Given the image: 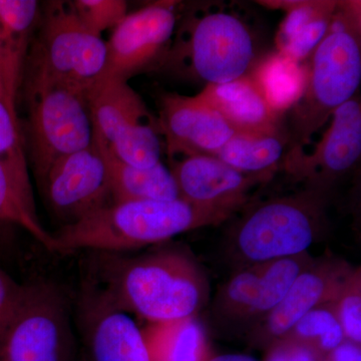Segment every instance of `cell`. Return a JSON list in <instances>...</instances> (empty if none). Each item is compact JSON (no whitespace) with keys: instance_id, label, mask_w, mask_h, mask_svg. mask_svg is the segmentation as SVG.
Segmentation results:
<instances>
[{"instance_id":"30bf717a","label":"cell","mask_w":361,"mask_h":361,"mask_svg":"<svg viewBox=\"0 0 361 361\" xmlns=\"http://www.w3.org/2000/svg\"><path fill=\"white\" fill-rule=\"evenodd\" d=\"M39 185L63 226L114 203L110 169L96 135L87 148L54 161Z\"/></svg>"},{"instance_id":"4fadbf2b","label":"cell","mask_w":361,"mask_h":361,"mask_svg":"<svg viewBox=\"0 0 361 361\" xmlns=\"http://www.w3.org/2000/svg\"><path fill=\"white\" fill-rule=\"evenodd\" d=\"M353 269L341 259L313 261L296 277L276 307L256 323L251 332L252 343L267 348L286 336L310 311L334 302Z\"/></svg>"},{"instance_id":"ba28073f","label":"cell","mask_w":361,"mask_h":361,"mask_svg":"<svg viewBox=\"0 0 361 361\" xmlns=\"http://www.w3.org/2000/svg\"><path fill=\"white\" fill-rule=\"evenodd\" d=\"M73 353L65 295L51 283L26 285L18 310L0 334V361H73Z\"/></svg>"},{"instance_id":"e0dca14e","label":"cell","mask_w":361,"mask_h":361,"mask_svg":"<svg viewBox=\"0 0 361 361\" xmlns=\"http://www.w3.org/2000/svg\"><path fill=\"white\" fill-rule=\"evenodd\" d=\"M196 97L219 113L235 133L276 134L286 130L282 116L271 108L249 75L225 84L206 85Z\"/></svg>"},{"instance_id":"f1b7e54d","label":"cell","mask_w":361,"mask_h":361,"mask_svg":"<svg viewBox=\"0 0 361 361\" xmlns=\"http://www.w3.org/2000/svg\"><path fill=\"white\" fill-rule=\"evenodd\" d=\"M334 307L346 341L361 345V270L353 268L339 291Z\"/></svg>"},{"instance_id":"4316f807","label":"cell","mask_w":361,"mask_h":361,"mask_svg":"<svg viewBox=\"0 0 361 361\" xmlns=\"http://www.w3.org/2000/svg\"><path fill=\"white\" fill-rule=\"evenodd\" d=\"M0 161L14 182L27 196L35 198L28 173L25 140L18 116L0 99Z\"/></svg>"},{"instance_id":"7402d4cb","label":"cell","mask_w":361,"mask_h":361,"mask_svg":"<svg viewBox=\"0 0 361 361\" xmlns=\"http://www.w3.org/2000/svg\"><path fill=\"white\" fill-rule=\"evenodd\" d=\"M152 361H207L213 353L198 317L149 323L142 329Z\"/></svg>"},{"instance_id":"603a6c76","label":"cell","mask_w":361,"mask_h":361,"mask_svg":"<svg viewBox=\"0 0 361 361\" xmlns=\"http://www.w3.org/2000/svg\"><path fill=\"white\" fill-rule=\"evenodd\" d=\"M248 75L271 108L283 116L302 96L308 66L276 51L257 61Z\"/></svg>"},{"instance_id":"1f68e13d","label":"cell","mask_w":361,"mask_h":361,"mask_svg":"<svg viewBox=\"0 0 361 361\" xmlns=\"http://www.w3.org/2000/svg\"><path fill=\"white\" fill-rule=\"evenodd\" d=\"M25 287L26 285L18 284L0 269V334L18 310Z\"/></svg>"},{"instance_id":"8fae6325","label":"cell","mask_w":361,"mask_h":361,"mask_svg":"<svg viewBox=\"0 0 361 361\" xmlns=\"http://www.w3.org/2000/svg\"><path fill=\"white\" fill-rule=\"evenodd\" d=\"M313 261L306 252L237 268L216 294L214 316L229 325L258 323L276 307L296 277Z\"/></svg>"},{"instance_id":"83f0119b","label":"cell","mask_w":361,"mask_h":361,"mask_svg":"<svg viewBox=\"0 0 361 361\" xmlns=\"http://www.w3.org/2000/svg\"><path fill=\"white\" fill-rule=\"evenodd\" d=\"M286 336L307 344L324 357L345 341L334 302L323 304L310 311Z\"/></svg>"},{"instance_id":"ffe728a7","label":"cell","mask_w":361,"mask_h":361,"mask_svg":"<svg viewBox=\"0 0 361 361\" xmlns=\"http://www.w3.org/2000/svg\"><path fill=\"white\" fill-rule=\"evenodd\" d=\"M90 111L94 135L104 145L127 128L154 120L142 97L123 80L99 85L90 97Z\"/></svg>"},{"instance_id":"9a60e30c","label":"cell","mask_w":361,"mask_h":361,"mask_svg":"<svg viewBox=\"0 0 361 361\" xmlns=\"http://www.w3.org/2000/svg\"><path fill=\"white\" fill-rule=\"evenodd\" d=\"M159 104L158 122L170 161L213 156L234 135L220 114L197 97L163 94Z\"/></svg>"},{"instance_id":"8992f818","label":"cell","mask_w":361,"mask_h":361,"mask_svg":"<svg viewBox=\"0 0 361 361\" xmlns=\"http://www.w3.org/2000/svg\"><path fill=\"white\" fill-rule=\"evenodd\" d=\"M21 87L27 106L25 151L40 182L54 161L94 141L90 97L51 77L30 59Z\"/></svg>"},{"instance_id":"f546056e","label":"cell","mask_w":361,"mask_h":361,"mask_svg":"<svg viewBox=\"0 0 361 361\" xmlns=\"http://www.w3.org/2000/svg\"><path fill=\"white\" fill-rule=\"evenodd\" d=\"M75 13L85 27L97 35L115 30L128 14L127 2L123 0H75Z\"/></svg>"},{"instance_id":"5bb4252c","label":"cell","mask_w":361,"mask_h":361,"mask_svg":"<svg viewBox=\"0 0 361 361\" xmlns=\"http://www.w3.org/2000/svg\"><path fill=\"white\" fill-rule=\"evenodd\" d=\"M180 198L195 206L233 214L248 204L249 193L272 176L246 175L214 156L198 155L171 161Z\"/></svg>"},{"instance_id":"d6986e66","label":"cell","mask_w":361,"mask_h":361,"mask_svg":"<svg viewBox=\"0 0 361 361\" xmlns=\"http://www.w3.org/2000/svg\"><path fill=\"white\" fill-rule=\"evenodd\" d=\"M267 4L286 11L276 37L277 49L298 63L311 56L325 37L337 6V1L332 0Z\"/></svg>"},{"instance_id":"2e32d148","label":"cell","mask_w":361,"mask_h":361,"mask_svg":"<svg viewBox=\"0 0 361 361\" xmlns=\"http://www.w3.org/2000/svg\"><path fill=\"white\" fill-rule=\"evenodd\" d=\"M82 323L92 361H152L142 329L99 290L82 301Z\"/></svg>"},{"instance_id":"ac0fdd59","label":"cell","mask_w":361,"mask_h":361,"mask_svg":"<svg viewBox=\"0 0 361 361\" xmlns=\"http://www.w3.org/2000/svg\"><path fill=\"white\" fill-rule=\"evenodd\" d=\"M40 7L37 0H0V59L9 103L16 111Z\"/></svg>"},{"instance_id":"6da1fadb","label":"cell","mask_w":361,"mask_h":361,"mask_svg":"<svg viewBox=\"0 0 361 361\" xmlns=\"http://www.w3.org/2000/svg\"><path fill=\"white\" fill-rule=\"evenodd\" d=\"M106 261L99 290L118 310L148 323L194 317L208 302L210 288L205 273L185 252L168 249Z\"/></svg>"},{"instance_id":"4dcf8cb0","label":"cell","mask_w":361,"mask_h":361,"mask_svg":"<svg viewBox=\"0 0 361 361\" xmlns=\"http://www.w3.org/2000/svg\"><path fill=\"white\" fill-rule=\"evenodd\" d=\"M264 361H322L324 356L303 342L285 336L268 346Z\"/></svg>"},{"instance_id":"836d02e7","label":"cell","mask_w":361,"mask_h":361,"mask_svg":"<svg viewBox=\"0 0 361 361\" xmlns=\"http://www.w3.org/2000/svg\"><path fill=\"white\" fill-rule=\"evenodd\" d=\"M207 361H258L250 355L241 353H228V355H212Z\"/></svg>"},{"instance_id":"484cf974","label":"cell","mask_w":361,"mask_h":361,"mask_svg":"<svg viewBox=\"0 0 361 361\" xmlns=\"http://www.w3.org/2000/svg\"><path fill=\"white\" fill-rule=\"evenodd\" d=\"M158 120L137 123L118 133L104 148L116 160L135 168L147 169L161 163L163 144Z\"/></svg>"},{"instance_id":"44dd1931","label":"cell","mask_w":361,"mask_h":361,"mask_svg":"<svg viewBox=\"0 0 361 361\" xmlns=\"http://www.w3.org/2000/svg\"><path fill=\"white\" fill-rule=\"evenodd\" d=\"M99 142L110 169L114 203L180 199L174 176L161 161L147 169L126 165L111 156Z\"/></svg>"},{"instance_id":"3957f363","label":"cell","mask_w":361,"mask_h":361,"mask_svg":"<svg viewBox=\"0 0 361 361\" xmlns=\"http://www.w3.org/2000/svg\"><path fill=\"white\" fill-rule=\"evenodd\" d=\"M230 217L180 198L113 203L54 233L56 252L132 250L199 228L221 224Z\"/></svg>"},{"instance_id":"52a82bcc","label":"cell","mask_w":361,"mask_h":361,"mask_svg":"<svg viewBox=\"0 0 361 361\" xmlns=\"http://www.w3.org/2000/svg\"><path fill=\"white\" fill-rule=\"evenodd\" d=\"M28 59L51 77L92 97L103 84L108 47L87 30L71 1H47L40 7L37 32Z\"/></svg>"},{"instance_id":"cb8c5ba5","label":"cell","mask_w":361,"mask_h":361,"mask_svg":"<svg viewBox=\"0 0 361 361\" xmlns=\"http://www.w3.org/2000/svg\"><path fill=\"white\" fill-rule=\"evenodd\" d=\"M286 130L276 134L234 133L214 157L246 175L272 176L286 156Z\"/></svg>"},{"instance_id":"5b68a950","label":"cell","mask_w":361,"mask_h":361,"mask_svg":"<svg viewBox=\"0 0 361 361\" xmlns=\"http://www.w3.org/2000/svg\"><path fill=\"white\" fill-rule=\"evenodd\" d=\"M330 193L305 185L242 209L228 239L230 255L243 267L306 253L326 230Z\"/></svg>"},{"instance_id":"d6a6232c","label":"cell","mask_w":361,"mask_h":361,"mask_svg":"<svg viewBox=\"0 0 361 361\" xmlns=\"http://www.w3.org/2000/svg\"><path fill=\"white\" fill-rule=\"evenodd\" d=\"M325 358L329 361H361V348L345 339Z\"/></svg>"},{"instance_id":"9c48e42d","label":"cell","mask_w":361,"mask_h":361,"mask_svg":"<svg viewBox=\"0 0 361 361\" xmlns=\"http://www.w3.org/2000/svg\"><path fill=\"white\" fill-rule=\"evenodd\" d=\"M180 6V2L161 0L128 13L106 42L108 66L104 82H128L137 73L159 70L172 44Z\"/></svg>"},{"instance_id":"7c38bea8","label":"cell","mask_w":361,"mask_h":361,"mask_svg":"<svg viewBox=\"0 0 361 361\" xmlns=\"http://www.w3.org/2000/svg\"><path fill=\"white\" fill-rule=\"evenodd\" d=\"M329 129L313 149L287 153L285 170L307 186L331 192L337 180L348 175L361 156V103L355 94L339 106Z\"/></svg>"},{"instance_id":"277c9868","label":"cell","mask_w":361,"mask_h":361,"mask_svg":"<svg viewBox=\"0 0 361 361\" xmlns=\"http://www.w3.org/2000/svg\"><path fill=\"white\" fill-rule=\"evenodd\" d=\"M256 63L255 37L241 16L220 4H192L180 13L159 70L206 85H220L248 75Z\"/></svg>"},{"instance_id":"e575fe53","label":"cell","mask_w":361,"mask_h":361,"mask_svg":"<svg viewBox=\"0 0 361 361\" xmlns=\"http://www.w3.org/2000/svg\"><path fill=\"white\" fill-rule=\"evenodd\" d=\"M0 99H1V101L4 102V103L6 104L7 106H8L9 110L18 116V111L14 110L13 106H11V104L8 101V97H7L6 85H4V75H2L1 59H0Z\"/></svg>"},{"instance_id":"7a4b0ae2","label":"cell","mask_w":361,"mask_h":361,"mask_svg":"<svg viewBox=\"0 0 361 361\" xmlns=\"http://www.w3.org/2000/svg\"><path fill=\"white\" fill-rule=\"evenodd\" d=\"M360 2L337 1L329 30L311 54L305 90L289 111L287 153L303 151L314 133L360 87Z\"/></svg>"},{"instance_id":"d590c367","label":"cell","mask_w":361,"mask_h":361,"mask_svg":"<svg viewBox=\"0 0 361 361\" xmlns=\"http://www.w3.org/2000/svg\"><path fill=\"white\" fill-rule=\"evenodd\" d=\"M322 361H329L326 360V358H324V360H323Z\"/></svg>"},{"instance_id":"d4e9b609","label":"cell","mask_w":361,"mask_h":361,"mask_svg":"<svg viewBox=\"0 0 361 361\" xmlns=\"http://www.w3.org/2000/svg\"><path fill=\"white\" fill-rule=\"evenodd\" d=\"M0 223L23 228L44 248L56 252V239L37 216L35 198L18 186L0 161Z\"/></svg>"}]
</instances>
